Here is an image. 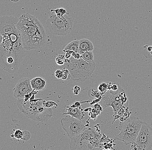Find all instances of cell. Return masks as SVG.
Instances as JSON below:
<instances>
[{"mask_svg":"<svg viewBox=\"0 0 152 150\" xmlns=\"http://www.w3.org/2000/svg\"><path fill=\"white\" fill-rule=\"evenodd\" d=\"M73 22V19L67 15L58 18L55 14L49 16L46 22V25L53 35L65 36L72 31Z\"/></svg>","mask_w":152,"mask_h":150,"instance_id":"obj_6","label":"cell"},{"mask_svg":"<svg viewBox=\"0 0 152 150\" xmlns=\"http://www.w3.org/2000/svg\"><path fill=\"white\" fill-rule=\"evenodd\" d=\"M33 90L37 91H43L46 87V82L42 78L36 77L30 80Z\"/></svg>","mask_w":152,"mask_h":150,"instance_id":"obj_13","label":"cell"},{"mask_svg":"<svg viewBox=\"0 0 152 150\" xmlns=\"http://www.w3.org/2000/svg\"><path fill=\"white\" fill-rule=\"evenodd\" d=\"M72 56L74 58L77 59H79L81 58V54L79 53H78L73 52L72 53Z\"/></svg>","mask_w":152,"mask_h":150,"instance_id":"obj_24","label":"cell"},{"mask_svg":"<svg viewBox=\"0 0 152 150\" xmlns=\"http://www.w3.org/2000/svg\"><path fill=\"white\" fill-rule=\"evenodd\" d=\"M3 41L0 45V67L10 73L18 70L25 56L21 34L18 29L2 34Z\"/></svg>","mask_w":152,"mask_h":150,"instance_id":"obj_1","label":"cell"},{"mask_svg":"<svg viewBox=\"0 0 152 150\" xmlns=\"http://www.w3.org/2000/svg\"><path fill=\"white\" fill-rule=\"evenodd\" d=\"M17 105L26 117L34 121L44 122L52 117V109L45 107L42 100L18 99Z\"/></svg>","mask_w":152,"mask_h":150,"instance_id":"obj_3","label":"cell"},{"mask_svg":"<svg viewBox=\"0 0 152 150\" xmlns=\"http://www.w3.org/2000/svg\"><path fill=\"white\" fill-rule=\"evenodd\" d=\"M79 45V40H75L73 41L68 44L65 46L63 51L66 52L67 51H71L72 52L77 53L78 51Z\"/></svg>","mask_w":152,"mask_h":150,"instance_id":"obj_16","label":"cell"},{"mask_svg":"<svg viewBox=\"0 0 152 150\" xmlns=\"http://www.w3.org/2000/svg\"><path fill=\"white\" fill-rule=\"evenodd\" d=\"M67 112L63 115H69L72 117L82 121L84 119L85 114L83 111L82 109L79 107H70L67 110Z\"/></svg>","mask_w":152,"mask_h":150,"instance_id":"obj_15","label":"cell"},{"mask_svg":"<svg viewBox=\"0 0 152 150\" xmlns=\"http://www.w3.org/2000/svg\"><path fill=\"white\" fill-rule=\"evenodd\" d=\"M66 64L71 79L77 82H83L94 73L96 68L94 61L89 63L82 58L77 59L71 56Z\"/></svg>","mask_w":152,"mask_h":150,"instance_id":"obj_4","label":"cell"},{"mask_svg":"<svg viewBox=\"0 0 152 150\" xmlns=\"http://www.w3.org/2000/svg\"><path fill=\"white\" fill-rule=\"evenodd\" d=\"M3 41V37L2 34H0V45L2 43Z\"/></svg>","mask_w":152,"mask_h":150,"instance_id":"obj_25","label":"cell"},{"mask_svg":"<svg viewBox=\"0 0 152 150\" xmlns=\"http://www.w3.org/2000/svg\"><path fill=\"white\" fill-rule=\"evenodd\" d=\"M108 84L107 83H102L98 86V90L101 92L107 91L108 90Z\"/></svg>","mask_w":152,"mask_h":150,"instance_id":"obj_20","label":"cell"},{"mask_svg":"<svg viewBox=\"0 0 152 150\" xmlns=\"http://www.w3.org/2000/svg\"><path fill=\"white\" fill-rule=\"evenodd\" d=\"M142 122L137 117L130 116L127 121L120 124L118 129L120 133L116 135L115 139L122 141L125 145L132 144L136 139Z\"/></svg>","mask_w":152,"mask_h":150,"instance_id":"obj_5","label":"cell"},{"mask_svg":"<svg viewBox=\"0 0 152 150\" xmlns=\"http://www.w3.org/2000/svg\"><path fill=\"white\" fill-rule=\"evenodd\" d=\"M80 91V88L79 87V86H76L74 87V89H73V92H74V94H78Z\"/></svg>","mask_w":152,"mask_h":150,"instance_id":"obj_23","label":"cell"},{"mask_svg":"<svg viewBox=\"0 0 152 150\" xmlns=\"http://www.w3.org/2000/svg\"><path fill=\"white\" fill-rule=\"evenodd\" d=\"M51 11L55 12V14L58 18H61V17H63L64 15H66V10L64 8H57L56 10L52 9Z\"/></svg>","mask_w":152,"mask_h":150,"instance_id":"obj_18","label":"cell"},{"mask_svg":"<svg viewBox=\"0 0 152 150\" xmlns=\"http://www.w3.org/2000/svg\"><path fill=\"white\" fill-rule=\"evenodd\" d=\"M128 102V98L125 92L120 87L117 91L110 90L107 91L102 96L100 101L103 110L109 107H113L114 116L118 113L121 107Z\"/></svg>","mask_w":152,"mask_h":150,"instance_id":"obj_7","label":"cell"},{"mask_svg":"<svg viewBox=\"0 0 152 150\" xmlns=\"http://www.w3.org/2000/svg\"><path fill=\"white\" fill-rule=\"evenodd\" d=\"M33 89L30 80L27 78H23L19 80L14 89V96L17 99L24 97L25 95L32 93Z\"/></svg>","mask_w":152,"mask_h":150,"instance_id":"obj_11","label":"cell"},{"mask_svg":"<svg viewBox=\"0 0 152 150\" xmlns=\"http://www.w3.org/2000/svg\"><path fill=\"white\" fill-rule=\"evenodd\" d=\"M23 135V132L20 130H16L14 132V138L18 140L22 139Z\"/></svg>","mask_w":152,"mask_h":150,"instance_id":"obj_19","label":"cell"},{"mask_svg":"<svg viewBox=\"0 0 152 150\" xmlns=\"http://www.w3.org/2000/svg\"><path fill=\"white\" fill-rule=\"evenodd\" d=\"M11 1L14 2H16L19 1L20 0H11Z\"/></svg>","mask_w":152,"mask_h":150,"instance_id":"obj_26","label":"cell"},{"mask_svg":"<svg viewBox=\"0 0 152 150\" xmlns=\"http://www.w3.org/2000/svg\"><path fill=\"white\" fill-rule=\"evenodd\" d=\"M81 56L83 60L89 63L94 62V54L93 51H87L81 54Z\"/></svg>","mask_w":152,"mask_h":150,"instance_id":"obj_17","label":"cell"},{"mask_svg":"<svg viewBox=\"0 0 152 150\" xmlns=\"http://www.w3.org/2000/svg\"><path fill=\"white\" fill-rule=\"evenodd\" d=\"M94 49V45L90 40L86 39L80 40L78 51L77 52L79 53L83 54L87 51H93Z\"/></svg>","mask_w":152,"mask_h":150,"instance_id":"obj_14","label":"cell"},{"mask_svg":"<svg viewBox=\"0 0 152 150\" xmlns=\"http://www.w3.org/2000/svg\"><path fill=\"white\" fill-rule=\"evenodd\" d=\"M18 21L19 19L13 16L5 15L0 17V34L2 35L16 30Z\"/></svg>","mask_w":152,"mask_h":150,"instance_id":"obj_12","label":"cell"},{"mask_svg":"<svg viewBox=\"0 0 152 150\" xmlns=\"http://www.w3.org/2000/svg\"><path fill=\"white\" fill-rule=\"evenodd\" d=\"M64 57V56H62V55H60V56L57 57L56 59L57 64L59 65H61L64 64V63H65L64 61L65 60L64 59H63V58Z\"/></svg>","mask_w":152,"mask_h":150,"instance_id":"obj_21","label":"cell"},{"mask_svg":"<svg viewBox=\"0 0 152 150\" xmlns=\"http://www.w3.org/2000/svg\"><path fill=\"white\" fill-rule=\"evenodd\" d=\"M23 138L22 140H29L31 138V134L28 131H23Z\"/></svg>","mask_w":152,"mask_h":150,"instance_id":"obj_22","label":"cell"},{"mask_svg":"<svg viewBox=\"0 0 152 150\" xmlns=\"http://www.w3.org/2000/svg\"><path fill=\"white\" fill-rule=\"evenodd\" d=\"M21 34L23 48L25 50L37 49L46 41V31L41 23L30 14H23L16 25Z\"/></svg>","mask_w":152,"mask_h":150,"instance_id":"obj_2","label":"cell"},{"mask_svg":"<svg viewBox=\"0 0 152 150\" xmlns=\"http://www.w3.org/2000/svg\"><path fill=\"white\" fill-rule=\"evenodd\" d=\"M96 134L92 130H88L86 129L85 131L75 138H72L70 143V149H91L94 147V145L91 140L96 137Z\"/></svg>","mask_w":152,"mask_h":150,"instance_id":"obj_9","label":"cell"},{"mask_svg":"<svg viewBox=\"0 0 152 150\" xmlns=\"http://www.w3.org/2000/svg\"><path fill=\"white\" fill-rule=\"evenodd\" d=\"M10 137H11V138H14V134L12 135H11V136Z\"/></svg>","mask_w":152,"mask_h":150,"instance_id":"obj_27","label":"cell"},{"mask_svg":"<svg viewBox=\"0 0 152 150\" xmlns=\"http://www.w3.org/2000/svg\"><path fill=\"white\" fill-rule=\"evenodd\" d=\"M62 119L61 123L63 129L69 138H75L86 129L82 121L69 115Z\"/></svg>","mask_w":152,"mask_h":150,"instance_id":"obj_8","label":"cell"},{"mask_svg":"<svg viewBox=\"0 0 152 150\" xmlns=\"http://www.w3.org/2000/svg\"><path fill=\"white\" fill-rule=\"evenodd\" d=\"M134 142L138 150H150L152 148V129L147 122H142L141 129Z\"/></svg>","mask_w":152,"mask_h":150,"instance_id":"obj_10","label":"cell"}]
</instances>
